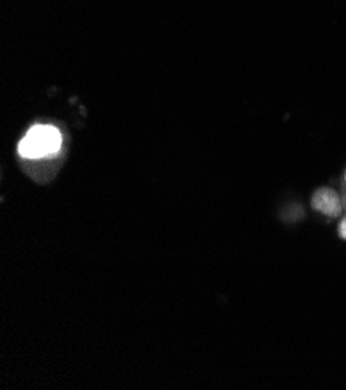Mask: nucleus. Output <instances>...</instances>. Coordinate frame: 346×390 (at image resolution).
Returning a JSON list of instances; mask_svg holds the SVG:
<instances>
[{
    "label": "nucleus",
    "mask_w": 346,
    "mask_h": 390,
    "mask_svg": "<svg viewBox=\"0 0 346 390\" xmlns=\"http://www.w3.org/2000/svg\"><path fill=\"white\" fill-rule=\"evenodd\" d=\"M63 135L50 125H36L25 134L19 143V154L25 159H41L53 155L61 150Z\"/></svg>",
    "instance_id": "1"
},
{
    "label": "nucleus",
    "mask_w": 346,
    "mask_h": 390,
    "mask_svg": "<svg viewBox=\"0 0 346 390\" xmlns=\"http://www.w3.org/2000/svg\"><path fill=\"white\" fill-rule=\"evenodd\" d=\"M339 232H340V237H342L343 240H346V220H345V221H342Z\"/></svg>",
    "instance_id": "3"
},
{
    "label": "nucleus",
    "mask_w": 346,
    "mask_h": 390,
    "mask_svg": "<svg viewBox=\"0 0 346 390\" xmlns=\"http://www.w3.org/2000/svg\"><path fill=\"white\" fill-rule=\"evenodd\" d=\"M313 207L327 216H337L342 212V204L337 193L331 188H320L313 196Z\"/></svg>",
    "instance_id": "2"
}]
</instances>
